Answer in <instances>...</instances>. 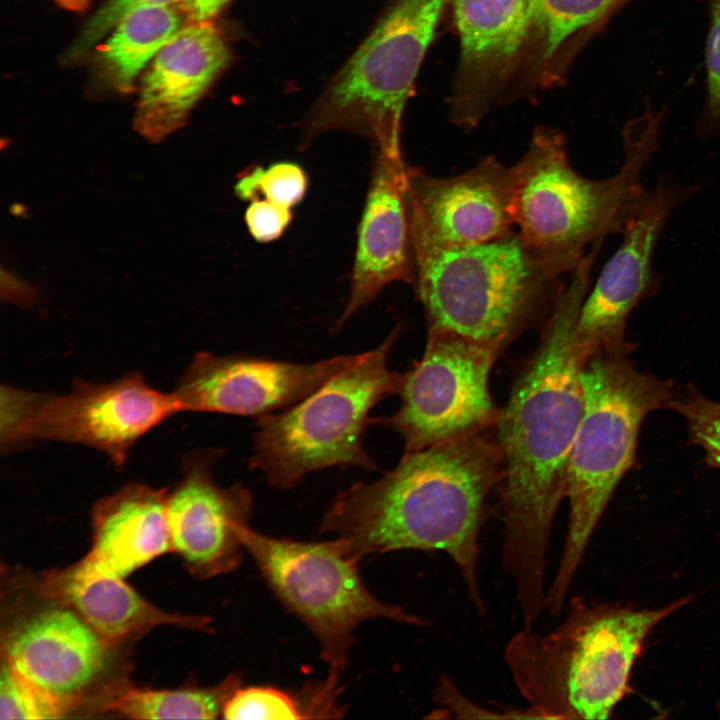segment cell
<instances>
[{
    "mask_svg": "<svg viewBox=\"0 0 720 720\" xmlns=\"http://www.w3.org/2000/svg\"><path fill=\"white\" fill-rule=\"evenodd\" d=\"M595 259L585 255L572 271L494 426L504 470L502 562L525 624H533L545 608L551 528L566 497L569 456L585 409L586 362L574 331Z\"/></svg>",
    "mask_w": 720,
    "mask_h": 720,
    "instance_id": "cell-1",
    "label": "cell"
},
{
    "mask_svg": "<svg viewBox=\"0 0 720 720\" xmlns=\"http://www.w3.org/2000/svg\"><path fill=\"white\" fill-rule=\"evenodd\" d=\"M503 472L500 446L488 431L405 452L378 480L341 492L319 530L335 536L342 553L357 562L369 554L405 549L445 553L484 615L479 537L488 496L499 488Z\"/></svg>",
    "mask_w": 720,
    "mask_h": 720,
    "instance_id": "cell-2",
    "label": "cell"
},
{
    "mask_svg": "<svg viewBox=\"0 0 720 720\" xmlns=\"http://www.w3.org/2000/svg\"><path fill=\"white\" fill-rule=\"evenodd\" d=\"M689 595L658 608L574 597L548 633L523 625L504 651L513 682L540 719H607L626 694L645 639Z\"/></svg>",
    "mask_w": 720,
    "mask_h": 720,
    "instance_id": "cell-3",
    "label": "cell"
},
{
    "mask_svg": "<svg viewBox=\"0 0 720 720\" xmlns=\"http://www.w3.org/2000/svg\"><path fill=\"white\" fill-rule=\"evenodd\" d=\"M659 122L649 112L625 127L623 163L604 180L578 174L561 133L537 127L514 165V224L527 245L572 272L587 247L622 233L646 193L642 175L658 149Z\"/></svg>",
    "mask_w": 720,
    "mask_h": 720,
    "instance_id": "cell-4",
    "label": "cell"
},
{
    "mask_svg": "<svg viewBox=\"0 0 720 720\" xmlns=\"http://www.w3.org/2000/svg\"><path fill=\"white\" fill-rule=\"evenodd\" d=\"M414 279L428 330L449 331L501 352L548 318L566 271L542 258L516 228L480 243L441 246L410 234Z\"/></svg>",
    "mask_w": 720,
    "mask_h": 720,
    "instance_id": "cell-5",
    "label": "cell"
},
{
    "mask_svg": "<svg viewBox=\"0 0 720 720\" xmlns=\"http://www.w3.org/2000/svg\"><path fill=\"white\" fill-rule=\"evenodd\" d=\"M626 355H595L582 368L585 409L569 456L568 528L546 592L545 608L553 617L562 612L594 530L634 463L644 418L674 397L670 384L639 371Z\"/></svg>",
    "mask_w": 720,
    "mask_h": 720,
    "instance_id": "cell-6",
    "label": "cell"
},
{
    "mask_svg": "<svg viewBox=\"0 0 720 720\" xmlns=\"http://www.w3.org/2000/svg\"><path fill=\"white\" fill-rule=\"evenodd\" d=\"M398 336L396 328L300 402L258 417L250 467L283 490L329 467L375 471L377 465L363 445V433L372 424L373 407L399 392L402 374L392 372L388 365Z\"/></svg>",
    "mask_w": 720,
    "mask_h": 720,
    "instance_id": "cell-7",
    "label": "cell"
},
{
    "mask_svg": "<svg viewBox=\"0 0 720 720\" xmlns=\"http://www.w3.org/2000/svg\"><path fill=\"white\" fill-rule=\"evenodd\" d=\"M450 0H390L375 28L336 74L307 120L313 138L332 129L401 152L405 104Z\"/></svg>",
    "mask_w": 720,
    "mask_h": 720,
    "instance_id": "cell-8",
    "label": "cell"
},
{
    "mask_svg": "<svg viewBox=\"0 0 720 720\" xmlns=\"http://www.w3.org/2000/svg\"><path fill=\"white\" fill-rule=\"evenodd\" d=\"M240 538L274 594L315 635L330 673L346 667L353 631L364 621L427 625L422 617L376 598L360 577L359 562L346 557L334 539L275 538L249 524L240 529Z\"/></svg>",
    "mask_w": 720,
    "mask_h": 720,
    "instance_id": "cell-9",
    "label": "cell"
},
{
    "mask_svg": "<svg viewBox=\"0 0 720 720\" xmlns=\"http://www.w3.org/2000/svg\"><path fill=\"white\" fill-rule=\"evenodd\" d=\"M180 412L173 392L155 389L136 372L107 383L78 382L65 395L2 386L1 448L37 440L81 444L120 467L137 440Z\"/></svg>",
    "mask_w": 720,
    "mask_h": 720,
    "instance_id": "cell-10",
    "label": "cell"
},
{
    "mask_svg": "<svg viewBox=\"0 0 720 720\" xmlns=\"http://www.w3.org/2000/svg\"><path fill=\"white\" fill-rule=\"evenodd\" d=\"M499 349L444 330H428L424 353L402 374L401 403L387 418L372 419L398 433L405 452L488 431L500 410L489 390Z\"/></svg>",
    "mask_w": 720,
    "mask_h": 720,
    "instance_id": "cell-11",
    "label": "cell"
},
{
    "mask_svg": "<svg viewBox=\"0 0 720 720\" xmlns=\"http://www.w3.org/2000/svg\"><path fill=\"white\" fill-rule=\"evenodd\" d=\"M460 53L450 120L471 129L494 109L523 98L535 27V0H450Z\"/></svg>",
    "mask_w": 720,
    "mask_h": 720,
    "instance_id": "cell-12",
    "label": "cell"
},
{
    "mask_svg": "<svg viewBox=\"0 0 720 720\" xmlns=\"http://www.w3.org/2000/svg\"><path fill=\"white\" fill-rule=\"evenodd\" d=\"M699 188L680 186L662 177L646 191L621 233V244L580 310L574 341L585 362L599 354H627L628 316L641 300L657 291L661 282L652 259L662 230L674 210Z\"/></svg>",
    "mask_w": 720,
    "mask_h": 720,
    "instance_id": "cell-13",
    "label": "cell"
},
{
    "mask_svg": "<svg viewBox=\"0 0 720 720\" xmlns=\"http://www.w3.org/2000/svg\"><path fill=\"white\" fill-rule=\"evenodd\" d=\"M49 603L6 632L1 655L65 717L85 707L113 679L109 673L118 645L70 608Z\"/></svg>",
    "mask_w": 720,
    "mask_h": 720,
    "instance_id": "cell-14",
    "label": "cell"
},
{
    "mask_svg": "<svg viewBox=\"0 0 720 720\" xmlns=\"http://www.w3.org/2000/svg\"><path fill=\"white\" fill-rule=\"evenodd\" d=\"M362 353L314 363L208 352L195 355L173 391L181 412L261 417L284 410L357 362Z\"/></svg>",
    "mask_w": 720,
    "mask_h": 720,
    "instance_id": "cell-15",
    "label": "cell"
},
{
    "mask_svg": "<svg viewBox=\"0 0 720 720\" xmlns=\"http://www.w3.org/2000/svg\"><path fill=\"white\" fill-rule=\"evenodd\" d=\"M515 169L486 157L457 176L406 169L410 234L441 246L485 242L515 228Z\"/></svg>",
    "mask_w": 720,
    "mask_h": 720,
    "instance_id": "cell-16",
    "label": "cell"
},
{
    "mask_svg": "<svg viewBox=\"0 0 720 720\" xmlns=\"http://www.w3.org/2000/svg\"><path fill=\"white\" fill-rule=\"evenodd\" d=\"M216 453L193 457L183 479L168 490L166 514L171 552L198 578L236 569L245 550L240 529L249 524L253 497L242 484L219 486L210 467Z\"/></svg>",
    "mask_w": 720,
    "mask_h": 720,
    "instance_id": "cell-17",
    "label": "cell"
},
{
    "mask_svg": "<svg viewBox=\"0 0 720 720\" xmlns=\"http://www.w3.org/2000/svg\"><path fill=\"white\" fill-rule=\"evenodd\" d=\"M406 169L401 152L377 150L358 231L350 294L337 328L388 284L413 283Z\"/></svg>",
    "mask_w": 720,
    "mask_h": 720,
    "instance_id": "cell-18",
    "label": "cell"
},
{
    "mask_svg": "<svg viewBox=\"0 0 720 720\" xmlns=\"http://www.w3.org/2000/svg\"><path fill=\"white\" fill-rule=\"evenodd\" d=\"M230 59L228 46L211 22H190L150 62L141 80L135 130L160 141L181 127Z\"/></svg>",
    "mask_w": 720,
    "mask_h": 720,
    "instance_id": "cell-19",
    "label": "cell"
},
{
    "mask_svg": "<svg viewBox=\"0 0 720 720\" xmlns=\"http://www.w3.org/2000/svg\"><path fill=\"white\" fill-rule=\"evenodd\" d=\"M86 554L64 568L30 578V587L43 599L76 612L109 642L123 641L162 625L209 632L210 618L164 611Z\"/></svg>",
    "mask_w": 720,
    "mask_h": 720,
    "instance_id": "cell-20",
    "label": "cell"
},
{
    "mask_svg": "<svg viewBox=\"0 0 720 720\" xmlns=\"http://www.w3.org/2000/svg\"><path fill=\"white\" fill-rule=\"evenodd\" d=\"M168 489L132 483L98 500L92 509V546L87 553L124 578L171 552Z\"/></svg>",
    "mask_w": 720,
    "mask_h": 720,
    "instance_id": "cell-21",
    "label": "cell"
},
{
    "mask_svg": "<svg viewBox=\"0 0 720 720\" xmlns=\"http://www.w3.org/2000/svg\"><path fill=\"white\" fill-rule=\"evenodd\" d=\"M616 0H535L536 19L526 98L560 85L585 43L608 20Z\"/></svg>",
    "mask_w": 720,
    "mask_h": 720,
    "instance_id": "cell-22",
    "label": "cell"
},
{
    "mask_svg": "<svg viewBox=\"0 0 720 720\" xmlns=\"http://www.w3.org/2000/svg\"><path fill=\"white\" fill-rule=\"evenodd\" d=\"M241 682V673L234 672L209 687L150 689L117 676L85 708L132 719H216L223 715L226 702L241 687Z\"/></svg>",
    "mask_w": 720,
    "mask_h": 720,
    "instance_id": "cell-23",
    "label": "cell"
},
{
    "mask_svg": "<svg viewBox=\"0 0 720 720\" xmlns=\"http://www.w3.org/2000/svg\"><path fill=\"white\" fill-rule=\"evenodd\" d=\"M175 5L150 6L128 14L100 45L98 66L119 91H130L141 71L185 26L187 18Z\"/></svg>",
    "mask_w": 720,
    "mask_h": 720,
    "instance_id": "cell-24",
    "label": "cell"
},
{
    "mask_svg": "<svg viewBox=\"0 0 720 720\" xmlns=\"http://www.w3.org/2000/svg\"><path fill=\"white\" fill-rule=\"evenodd\" d=\"M337 681L328 678L301 700L268 686L239 687L226 702L222 717L230 720L304 719L340 717L335 704Z\"/></svg>",
    "mask_w": 720,
    "mask_h": 720,
    "instance_id": "cell-25",
    "label": "cell"
},
{
    "mask_svg": "<svg viewBox=\"0 0 720 720\" xmlns=\"http://www.w3.org/2000/svg\"><path fill=\"white\" fill-rule=\"evenodd\" d=\"M307 186V176L301 166L293 162H277L243 172L234 191L244 201L264 199L292 209L304 198Z\"/></svg>",
    "mask_w": 720,
    "mask_h": 720,
    "instance_id": "cell-26",
    "label": "cell"
},
{
    "mask_svg": "<svg viewBox=\"0 0 720 720\" xmlns=\"http://www.w3.org/2000/svg\"><path fill=\"white\" fill-rule=\"evenodd\" d=\"M668 408L684 418L692 440L702 448L708 464L720 469V402L689 390L674 396Z\"/></svg>",
    "mask_w": 720,
    "mask_h": 720,
    "instance_id": "cell-27",
    "label": "cell"
},
{
    "mask_svg": "<svg viewBox=\"0 0 720 720\" xmlns=\"http://www.w3.org/2000/svg\"><path fill=\"white\" fill-rule=\"evenodd\" d=\"M58 707L6 660H1L0 719H58Z\"/></svg>",
    "mask_w": 720,
    "mask_h": 720,
    "instance_id": "cell-28",
    "label": "cell"
},
{
    "mask_svg": "<svg viewBox=\"0 0 720 720\" xmlns=\"http://www.w3.org/2000/svg\"><path fill=\"white\" fill-rule=\"evenodd\" d=\"M180 0H106L83 27L79 37L68 51L74 59L91 49L128 14L145 7L176 4Z\"/></svg>",
    "mask_w": 720,
    "mask_h": 720,
    "instance_id": "cell-29",
    "label": "cell"
},
{
    "mask_svg": "<svg viewBox=\"0 0 720 720\" xmlns=\"http://www.w3.org/2000/svg\"><path fill=\"white\" fill-rule=\"evenodd\" d=\"M711 21L706 45L707 105L703 130L720 127V0H710Z\"/></svg>",
    "mask_w": 720,
    "mask_h": 720,
    "instance_id": "cell-30",
    "label": "cell"
},
{
    "mask_svg": "<svg viewBox=\"0 0 720 720\" xmlns=\"http://www.w3.org/2000/svg\"><path fill=\"white\" fill-rule=\"evenodd\" d=\"M435 700L444 707V711L452 713L457 718H528L539 719L533 708L523 710L511 709L504 713L492 711L479 706L466 698L456 687L455 683L447 676H441L437 682L434 692Z\"/></svg>",
    "mask_w": 720,
    "mask_h": 720,
    "instance_id": "cell-31",
    "label": "cell"
},
{
    "mask_svg": "<svg viewBox=\"0 0 720 720\" xmlns=\"http://www.w3.org/2000/svg\"><path fill=\"white\" fill-rule=\"evenodd\" d=\"M291 218V209L264 199L250 201L244 214L249 234L261 243L280 238Z\"/></svg>",
    "mask_w": 720,
    "mask_h": 720,
    "instance_id": "cell-32",
    "label": "cell"
},
{
    "mask_svg": "<svg viewBox=\"0 0 720 720\" xmlns=\"http://www.w3.org/2000/svg\"><path fill=\"white\" fill-rule=\"evenodd\" d=\"M230 0H180L179 7L190 22H210Z\"/></svg>",
    "mask_w": 720,
    "mask_h": 720,
    "instance_id": "cell-33",
    "label": "cell"
},
{
    "mask_svg": "<svg viewBox=\"0 0 720 720\" xmlns=\"http://www.w3.org/2000/svg\"><path fill=\"white\" fill-rule=\"evenodd\" d=\"M56 1L60 6L63 8H66L68 10L72 11H82L84 10L90 0H54Z\"/></svg>",
    "mask_w": 720,
    "mask_h": 720,
    "instance_id": "cell-34",
    "label": "cell"
},
{
    "mask_svg": "<svg viewBox=\"0 0 720 720\" xmlns=\"http://www.w3.org/2000/svg\"><path fill=\"white\" fill-rule=\"evenodd\" d=\"M628 0H616L615 10L624 5Z\"/></svg>",
    "mask_w": 720,
    "mask_h": 720,
    "instance_id": "cell-35",
    "label": "cell"
}]
</instances>
